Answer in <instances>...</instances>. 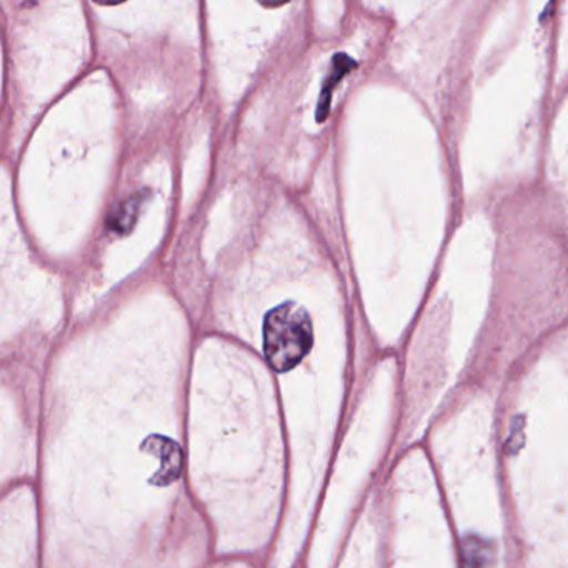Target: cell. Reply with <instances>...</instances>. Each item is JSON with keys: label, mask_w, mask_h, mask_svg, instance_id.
Returning <instances> with one entry per match:
<instances>
[{"label": "cell", "mask_w": 568, "mask_h": 568, "mask_svg": "<svg viewBox=\"0 0 568 568\" xmlns=\"http://www.w3.org/2000/svg\"><path fill=\"white\" fill-rule=\"evenodd\" d=\"M314 342V331L308 312L294 302L278 305L268 312L264 324V352L274 371L294 368Z\"/></svg>", "instance_id": "6da1fadb"}, {"label": "cell", "mask_w": 568, "mask_h": 568, "mask_svg": "<svg viewBox=\"0 0 568 568\" xmlns=\"http://www.w3.org/2000/svg\"><path fill=\"white\" fill-rule=\"evenodd\" d=\"M354 65L355 62L348 59L347 55L341 54L335 58L334 68H332L331 75H328L327 84H325L324 91H322L321 104H318V122H324L325 114L328 112L332 89L348 71L354 69Z\"/></svg>", "instance_id": "7a4b0ae2"}]
</instances>
